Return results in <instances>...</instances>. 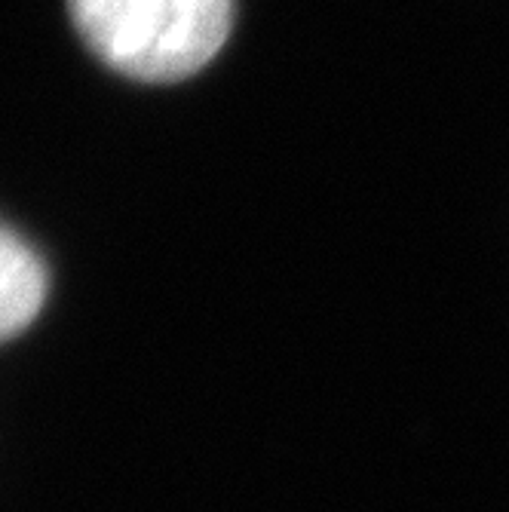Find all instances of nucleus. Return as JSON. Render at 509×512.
<instances>
[{
	"instance_id": "1",
	"label": "nucleus",
	"mask_w": 509,
	"mask_h": 512,
	"mask_svg": "<svg viewBox=\"0 0 509 512\" xmlns=\"http://www.w3.org/2000/svg\"><path fill=\"white\" fill-rule=\"evenodd\" d=\"M83 43L142 83H175L206 68L234 25V0H68Z\"/></svg>"
},
{
	"instance_id": "2",
	"label": "nucleus",
	"mask_w": 509,
	"mask_h": 512,
	"mask_svg": "<svg viewBox=\"0 0 509 512\" xmlns=\"http://www.w3.org/2000/svg\"><path fill=\"white\" fill-rule=\"evenodd\" d=\"M46 301V267L40 255L0 221V344L25 332Z\"/></svg>"
}]
</instances>
